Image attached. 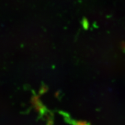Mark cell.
I'll return each mask as SVG.
<instances>
[{
	"label": "cell",
	"instance_id": "1",
	"mask_svg": "<svg viewBox=\"0 0 125 125\" xmlns=\"http://www.w3.org/2000/svg\"><path fill=\"white\" fill-rule=\"evenodd\" d=\"M74 125H89L87 123L82 121H78L74 123Z\"/></svg>",
	"mask_w": 125,
	"mask_h": 125
}]
</instances>
